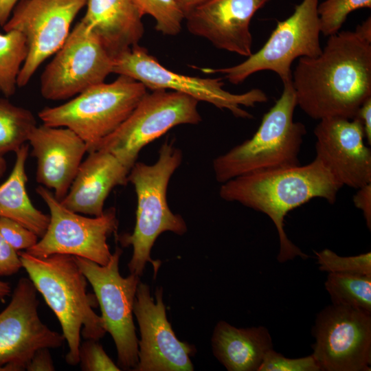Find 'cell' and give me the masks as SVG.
I'll list each match as a JSON object with an SVG mask.
<instances>
[{"mask_svg": "<svg viewBox=\"0 0 371 371\" xmlns=\"http://www.w3.org/2000/svg\"><path fill=\"white\" fill-rule=\"evenodd\" d=\"M291 83L297 106L312 119L354 118L371 97V43L355 31L328 36L319 55L299 58Z\"/></svg>", "mask_w": 371, "mask_h": 371, "instance_id": "6da1fadb", "label": "cell"}, {"mask_svg": "<svg viewBox=\"0 0 371 371\" xmlns=\"http://www.w3.org/2000/svg\"><path fill=\"white\" fill-rule=\"evenodd\" d=\"M342 187L315 157L305 165L234 178L222 183L219 195L225 201L239 203L270 218L279 236L277 259L282 263L297 256L302 259L308 258L288 238L284 229L286 214L314 198H322L333 204Z\"/></svg>", "mask_w": 371, "mask_h": 371, "instance_id": "7a4b0ae2", "label": "cell"}, {"mask_svg": "<svg viewBox=\"0 0 371 371\" xmlns=\"http://www.w3.org/2000/svg\"><path fill=\"white\" fill-rule=\"evenodd\" d=\"M22 266L36 291L58 318L67 342V364L79 363L80 336L99 341L106 334L94 293L87 291V280L74 256L55 254L46 258L18 251Z\"/></svg>", "mask_w": 371, "mask_h": 371, "instance_id": "3957f363", "label": "cell"}, {"mask_svg": "<svg viewBox=\"0 0 371 371\" xmlns=\"http://www.w3.org/2000/svg\"><path fill=\"white\" fill-rule=\"evenodd\" d=\"M181 161L180 149L173 142L166 141L155 164L136 162L129 171L128 181L133 185L137 195L135 225L131 234L115 236L122 247H133V255L128 263L130 273L142 276L146 264L150 262L155 277L161 265L159 260L150 257L156 239L165 232L180 236L187 232L185 221L170 210L166 199L170 179Z\"/></svg>", "mask_w": 371, "mask_h": 371, "instance_id": "277c9868", "label": "cell"}, {"mask_svg": "<svg viewBox=\"0 0 371 371\" xmlns=\"http://www.w3.org/2000/svg\"><path fill=\"white\" fill-rule=\"evenodd\" d=\"M283 85L280 97L264 114L252 137L213 160L218 182L300 164L299 154L306 130L293 120L297 101L291 82Z\"/></svg>", "mask_w": 371, "mask_h": 371, "instance_id": "5b68a950", "label": "cell"}, {"mask_svg": "<svg viewBox=\"0 0 371 371\" xmlns=\"http://www.w3.org/2000/svg\"><path fill=\"white\" fill-rule=\"evenodd\" d=\"M147 92L139 82L119 75L113 82L93 86L66 103L45 107L38 117L43 124L71 130L90 153L120 126Z\"/></svg>", "mask_w": 371, "mask_h": 371, "instance_id": "8992f818", "label": "cell"}, {"mask_svg": "<svg viewBox=\"0 0 371 371\" xmlns=\"http://www.w3.org/2000/svg\"><path fill=\"white\" fill-rule=\"evenodd\" d=\"M318 3L319 0H302L289 17L278 21L265 44L243 62L229 67L199 69L205 74H223L234 85L260 71L275 72L283 84L291 82L293 61L302 57L317 56L322 51Z\"/></svg>", "mask_w": 371, "mask_h": 371, "instance_id": "52a82bcc", "label": "cell"}, {"mask_svg": "<svg viewBox=\"0 0 371 371\" xmlns=\"http://www.w3.org/2000/svg\"><path fill=\"white\" fill-rule=\"evenodd\" d=\"M198 103L194 98L176 91L147 92L130 115L93 151L111 153L130 171L145 146L176 126L199 124L202 119Z\"/></svg>", "mask_w": 371, "mask_h": 371, "instance_id": "ba28073f", "label": "cell"}, {"mask_svg": "<svg viewBox=\"0 0 371 371\" xmlns=\"http://www.w3.org/2000/svg\"><path fill=\"white\" fill-rule=\"evenodd\" d=\"M113 73L130 77L152 91L164 89L188 95L199 102L227 109L237 117L252 118L243 107H254L268 100L267 94L260 89L233 93L223 89L220 78H203L173 72L139 44L113 59Z\"/></svg>", "mask_w": 371, "mask_h": 371, "instance_id": "9c48e42d", "label": "cell"}, {"mask_svg": "<svg viewBox=\"0 0 371 371\" xmlns=\"http://www.w3.org/2000/svg\"><path fill=\"white\" fill-rule=\"evenodd\" d=\"M122 250L117 247L109 262L100 265L87 258L74 256L91 284L100 306L104 328L115 343L117 366L133 370L138 363V338L133 322V306L139 276L122 277L119 262Z\"/></svg>", "mask_w": 371, "mask_h": 371, "instance_id": "30bf717a", "label": "cell"}, {"mask_svg": "<svg viewBox=\"0 0 371 371\" xmlns=\"http://www.w3.org/2000/svg\"><path fill=\"white\" fill-rule=\"evenodd\" d=\"M36 191L49 210V223L41 239L25 251L38 258L61 254L106 265L112 256L107 238L118 226L115 209L86 217L65 207L48 188L40 186Z\"/></svg>", "mask_w": 371, "mask_h": 371, "instance_id": "8fae6325", "label": "cell"}, {"mask_svg": "<svg viewBox=\"0 0 371 371\" xmlns=\"http://www.w3.org/2000/svg\"><path fill=\"white\" fill-rule=\"evenodd\" d=\"M312 332L320 370H371V313L332 304L317 314Z\"/></svg>", "mask_w": 371, "mask_h": 371, "instance_id": "7c38bea8", "label": "cell"}, {"mask_svg": "<svg viewBox=\"0 0 371 371\" xmlns=\"http://www.w3.org/2000/svg\"><path fill=\"white\" fill-rule=\"evenodd\" d=\"M113 65L98 38L80 21L43 71L41 93L50 100L69 99L104 82Z\"/></svg>", "mask_w": 371, "mask_h": 371, "instance_id": "4fadbf2b", "label": "cell"}, {"mask_svg": "<svg viewBox=\"0 0 371 371\" xmlns=\"http://www.w3.org/2000/svg\"><path fill=\"white\" fill-rule=\"evenodd\" d=\"M87 0H19L2 27L25 38L28 52L20 70L17 87L26 86L40 65L67 39L70 27Z\"/></svg>", "mask_w": 371, "mask_h": 371, "instance_id": "5bb4252c", "label": "cell"}, {"mask_svg": "<svg viewBox=\"0 0 371 371\" xmlns=\"http://www.w3.org/2000/svg\"><path fill=\"white\" fill-rule=\"evenodd\" d=\"M36 291L30 278H20L0 312V371L26 370L38 349L58 348L65 341L41 321Z\"/></svg>", "mask_w": 371, "mask_h": 371, "instance_id": "9a60e30c", "label": "cell"}, {"mask_svg": "<svg viewBox=\"0 0 371 371\" xmlns=\"http://www.w3.org/2000/svg\"><path fill=\"white\" fill-rule=\"evenodd\" d=\"M155 302L148 284L139 282L133 306L139 328L138 363L134 371H192L190 357L196 350L180 341L166 316L163 289L157 287Z\"/></svg>", "mask_w": 371, "mask_h": 371, "instance_id": "2e32d148", "label": "cell"}, {"mask_svg": "<svg viewBox=\"0 0 371 371\" xmlns=\"http://www.w3.org/2000/svg\"><path fill=\"white\" fill-rule=\"evenodd\" d=\"M314 129L316 158L342 186L358 189L371 183V150L357 118L326 117Z\"/></svg>", "mask_w": 371, "mask_h": 371, "instance_id": "e0dca14e", "label": "cell"}, {"mask_svg": "<svg viewBox=\"0 0 371 371\" xmlns=\"http://www.w3.org/2000/svg\"><path fill=\"white\" fill-rule=\"evenodd\" d=\"M270 0H208L186 15L188 31L215 47L248 57L252 52L250 23Z\"/></svg>", "mask_w": 371, "mask_h": 371, "instance_id": "ac0fdd59", "label": "cell"}, {"mask_svg": "<svg viewBox=\"0 0 371 371\" xmlns=\"http://www.w3.org/2000/svg\"><path fill=\"white\" fill-rule=\"evenodd\" d=\"M28 142L37 161L36 181L53 189L55 197L61 201L87 153L85 142L67 128L43 124L34 128Z\"/></svg>", "mask_w": 371, "mask_h": 371, "instance_id": "d6986e66", "label": "cell"}, {"mask_svg": "<svg viewBox=\"0 0 371 371\" xmlns=\"http://www.w3.org/2000/svg\"><path fill=\"white\" fill-rule=\"evenodd\" d=\"M128 173L129 170L111 153L90 152L60 202L74 212L100 216L110 192L115 186H126Z\"/></svg>", "mask_w": 371, "mask_h": 371, "instance_id": "ffe728a7", "label": "cell"}, {"mask_svg": "<svg viewBox=\"0 0 371 371\" xmlns=\"http://www.w3.org/2000/svg\"><path fill=\"white\" fill-rule=\"evenodd\" d=\"M80 21L114 59L137 45L144 27L143 16L131 0H87Z\"/></svg>", "mask_w": 371, "mask_h": 371, "instance_id": "44dd1931", "label": "cell"}, {"mask_svg": "<svg viewBox=\"0 0 371 371\" xmlns=\"http://www.w3.org/2000/svg\"><path fill=\"white\" fill-rule=\"evenodd\" d=\"M211 342L214 355L229 371H258L273 349L265 327L238 328L223 320L215 326Z\"/></svg>", "mask_w": 371, "mask_h": 371, "instance_id": "7402d4cb", "label": "cell"}, {"mask_svg": "<svg viewBox=\"0 0 371 371\" xmlns=\"http://www.w3.org/2000/svg\"><path fill=\"white\" fill-rule=\"evenodd\" d=\"M28 150V145L24 144L16 152L14 167L0 185V216L16 221L41 238L47 229L49 215L35 207L27 192L25 163Z\"/></svg>", "mask_w": 371, "mask_h": 371, "instance_id": "603a6c76", "label": "cell"}, {"mask_svg": "<svg viewBox=\"0 0 371 371\" xmlns=\"http://www.w3.org/2000/svg\"><path fill=\"white\" fill-rule=\"evenodd\" d=\"M324 284L333 304L371 313V276L329 273Z\"/></svg>", "mask_w": 371, "mask_h": 371, "instance_id": "cb8c5ba5", "label": "cell"}, {"mask_svg": "<svg viewBox=\"0 0 371 371\" xmlns=\"http://www.w3.org/2000/svg\"><path fill=\"white\" fill-rule=\"evenodd\" d=\"M37 126L33 113L0 98V154L14 152L28 142Z\"/></svg>", "mask_w": 371, "mask_h": 371, "instance_id": "d4e9b609", "label": "cell"}, {"mask_svg": "<svg viewBox=\"0 0 371 371\" xmlns=\"http://www.w3.org/2000/svg\"><path fill=\"white\" fill-rule=\"evenodd\" d=\"M28 52L25 36L10 30L0 33V92L8 98L14 94L17 79Z\"/></svg>", "mask_w": 371, "mask_h": 371, "instance_id": "484cf974", "label": "cell"}, {"mask_svg": "<svg viewBox=\"0 0 371 371\" xmlns=\"http://www.w3.org/2000/svg\"><path fill=\"white\" fill-rule=\"evenodd\" d=\"M142 16L155 21V30L166 36H176L182 30L186 15L179 0H131Z\"/></svg>", "mask_w": 371, "mask_h": 371, "instance_id": "4316f807", "label": "cell"}, {"mask_svg": "<svg viewBox=\"0 0 371 371\" xmlns=\"http://www.w3.org/2000/svg\"><path fill=\"white\" fill-rule=\"evenodd\" d=\"M370 8L371 0H325L318 3L321 34L330 36L337 33L352 12Z\"/></svg>", "mask_w": 371, "mask_h": 371, "instance_id": "83f0119b", "label": "cell"}, {"mask_svg": "<svg viewBox=\"0 0 371 371\" xmlns=\"http://www.w3.org/2000/svg\"><path fill=\"white\" fill-rule=\"evenodd\" d=\"M319 270L328 273L371 276L370 251L353 256H340L328 249L315 251Z\"/></svg>", "mask_w": 371, "mask_h": 371, "instance_id": "f1b7e54d", "label": "cell"}, {"mask_svg": "<svg viewBox=\"0 0 371 371\" xmlns=\"http://www.w3.org/2000/svg\"><path fill=\"white\" fill-rule=\"evenodd\" d=\"M79 363L84 371L121 370L107 355L98 341L94 339H85L80 344Z\"/></svg>", "mask_w": 371, "mask_h": 371, "instance_id": "f546056e", "label": "cell"}, {"mask_svg": "<svg viewBox=\"0 0 371 371\" xmlns=\"http://www.w3.org/2000/svg\"><path fill=\"white\" fill-rule=\"evenodd\" d=\"M258 371H320V370L311 355L298 359H289L271 349L265 355Z\"/></svg>", "mask_w": 371, "mask_h": 371, "instance_id": "4dcf8cb0", "label": "cell"}, {"mask_svg": "<svg viewBox=\"0 0 371 371\" xmlns=\"http://www.w3.org/2000/svg\"><path fill=\"white\" fill-rule=\"evenodd\" d=\"M0 234L17 252L27 250L36 244L38 236L11 218L0 216Z\"/></svg>", "mask_w": 371, "mask_h": 371, "instance_id": "1f68e13d", "label": "cell"}, {"mask_svg": "<svg viewBox=\"0 0 371 371\" xmlns=\"http://www.w3.org/2000/svg\"><path fill=\"white\" fill-rule=\"evenodd\" d=\"M23 267L19 254L0 234V276H10Z\"/></svg>", "mask_w": 371, "mask_h": 371, "instance_id": "d6a6232c", "label": "cell"}, {"mask_svg": "<svg viewBox=\"0 0 371 371\" xmlns=\"http://www.w3.org/2000/svg\"><path fill=\"white\" fill-rule=\"evenodd\" d=\"M355 207L363 214L367 227L371 229V183L357 189L353 196Z\"/></svg>", "mask_w": 371, "mask_h": 371, "instance_id": "836d02e7", "label": "cell"}, {"mask_svg": "<svg viewBox=\"0 0 371 371\" xmlns=\"http://www.w3.org/2000/svg\"><path fill=\"white\" fill-rule=\"evenodd\" d=\"M26 370L28 371H54L55 366L49 352V348L38 349L30 360Z\"/></svg>", "mask_w": 371, "mask_h": 371, "instance_id": "e575fe53", "label": "cell"}, {"mask_svg": "<svg viewBox=\"0 0 371 371\" xmlns=\"http://www.w3.org/2000/svg\"><path fill=\"white\" fill-rule=\"evenodd\" d=\"M354 118L361 123L364 133L365 139L371 144V97L366 99L359 108ZM353 119V118H352Z\"/></svg>", "mask_w": 371, "mask_h": 371, "instance_id": "d590c367", "label": "cell"}, {"mask_svg": "<svg viewBox=\"0 0 371 371\" xmlns=\"http://www.w3.org/2000/svg\"><path fill=\"white\" fill-rule=\"evenodd\" d=\"M19 0H0V25L3 27L9 19Z\"/></svg>", "mask_w": 371, "mask_h": 371, "instance_id": "8d00e7d4", "label": "cell"}, {"mask_svg": "<svg viewBox=\"0 0 371 371\" xmlns=\"http://www.w3.org/2000/svg\"><path fill=\"white\" fill-rule=\"evenodd\" d=\"M355 32L366 41L371 43V19L369 16L356 27Z\"/></svg>", "mask_w": 371, "mask_h": 371, "instance_id": "74e56055", "label": "cell"}, {"mask_svg": "<svg viewBox=\"0 0 371 371\" xmlns=\"http://www.w3.org/2000/svg\"><path fill=\"white\" fill-rule=\"evenodd\" d=\"M207 1L208 0H179L185 15Z\"/></svg>", "mask_w": 371, "mask_h": 371, "instance_id": "f35d334b", "label": "cell"}, {"mask_svg": "<svg viewBox=\"0 0 371 371\" xmlns=\"http://www.w3.org/2000/svg\"><path fill=\"white\" fill-rule=\"evenodd\" d=\"M11 291L10 283L0 279V302L4 301L5 298L10 295Z\"/></svg>", "mask_w": 371, "mask_h": 371, "instance_id": "ab89813d", "label": "cell"}, {"mask_svg": "<svg viewBox=\"0 0 371 371\" xmlns=\"http://www.w3.org/2000/svg\"><path fill=\"white\" fill-rule=\"evenodd\" d=\"M6 170V161L3 155L0 154V178L3 175Z\"/></svg>", "mask_w": 371, "mask_h": 371, "instance_id": "60d3db41", "label": "cell"}]
</instances>
